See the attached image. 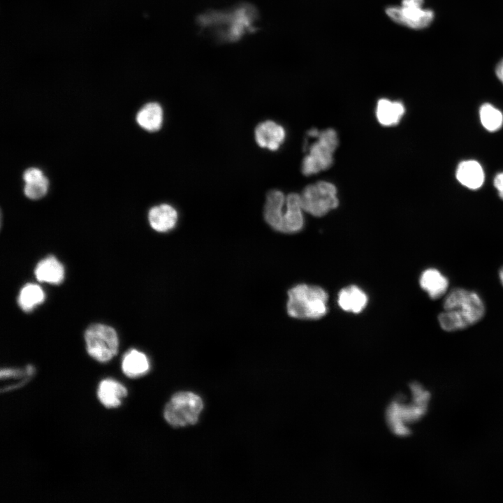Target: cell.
<instances>
[{"label":"cell","instance_id":"obj_1","mask_svg":"<svg viewBox=\"0 0 503 503\" xmlns=\"http://www.w3.org/2000/svg\"><path fill=\"white\" fill-rule=\"evenodd\" d=\"M411 401L404 403L402 399L393 401L386 411V419L392 431L397 435H407L409 425L421 418L425 414L430 400V393L421 386H410Z\"/></svg>","mask_w":503,"mask_h":503},{"label":"cell","instance_id":"obj_2","mask_svg":"<svg viewBox=\"0 0 503 503\" xmlns=\"http://www.w3.org/2000/svg\"><path fill=\"white\" fill-rule=\"evenodd\" d=\"M328 295L321 287L298 284L288 291L286 309L293 318L317 319L327 312Z\"/></svg>","mask_w":503,"mask_h":503},{"label":"cell","instance_id":"obj_3","mask_svg":"<svg viewBox=\"0 0 503 503\" xmlns=\"http://www.w3.org/2000/svg\"><path fill=\"white\" fill-rule=\"evenodd\" d=\"M309 135L316 136L317 140L310 146L309 154L302 162V173L306 176L329 168L333 163V154L338 145L337 135L333 129L320 132L314 129Z\"/></svg>","mask_w":503,"mask_h":503},{"label":"cell","instance_id":"obj_4","mask_svg":"<svg viewBox=\"0 0 503 503\" xmlns=\"http://www.w3.org/2000/svg\"><path fill=\"white\" fill-rule=\"evenodd\" d=\"M203 407V401L198 395L191 392H180L166 404L164 418L174 427L193 425L198 420Z\"/></svg>","mask_w":503,"mask_h":503},{"label":"cell","instance_id":"obj_5","mask_svg":"<svg viewBox=\"0 0 503 503\" xmlns=\"http://www.w3.org/2000/svg\"><path fill=\"white\" fill-rule=\"evenodd\" d=\"M300 198L303 211L314 217H322L339 205L335 186L325 181L306 186Z\"/></svg>","mask_w":503,"mask_h":503},{"label":"cell","instance_id":"obj_6","mask_svg":"<svg viewBox=\"0 0 503 503\" xmlns=\"http://www.w3.org/2000/svg\"><path fill=\"white\" fill-rule=\"evenodd\" d=\"M85 339L88 353L99 362L109 361L117 352V335L110 326L100 323L91 325L85 331Z\"/></svg>","mask_w":503,"mask_h":503},{"label":"cell","instance_id":"obj_7","mask_svg":"<svg viewBox=\"0 0 503 503\" xmlns=\"http://www.w3.org/2000/svg\"><path fill=\"white\" fill-rule=\"evenodd\" d=\"M444 310H452L460 315L468 324L478 322L484 315L485 307L474 292L456 288L450 291L444 301Z\"/></svg>","mask_w":503,"mask_h":503},{"label":"cell","instance_id":"obj_8","mask_svg":"<svg viewBox=\"0 0 503 503\" xmlns=\"http://www.w3.org/2000/svg\"><path fill=\"white\" fill-rule=\"evenodd\" d=\"M424 0H402L401 6L386 8L388 16L396 23L412 29L428 27L434 18V13L423 8Z\"/></svg>","mask_w":503,"mask_h":503},{"label":"cell","instance_id":"obj_9","mask_svg":"<svg viewBox=\"0 0 503 503\" xmlns=\"http://www.w3.org/2000/svg\"><path fill=\"white\" fill-rule=\"evenodd\" d=\"M286 196L282 191L272 189L268 192L263 209L265 221L273 229L283 233L287 214Z\"/></svg>","mask_w":503,"mask_h":503},{"label":"cell","instance_id":"obj_10","mask_svg":"<svg viewBox=\"0 0 503 503\" xmlns=\"http://www.w3.org/2000/svg\"><path fill=\"white\" fill-rule=\"evenodd\" d=\"M286 132L283 126L272 120L259 123L254 130L257 145L271 151L277 150L284 143Z\"/></svg>","mask_w":503,"mask_h":503},{"label":"cell","instance_id":"obj_11","mask_svg":"<svg viewBox=\"0 0 503 503\" xmlns=\"http://www.w3.org/2000/svg\"><path fill=\"white\" fill-rule=\"evenodd\" d=\"M177 219L178 214L175 208L167 203L155 205L148 212L149 223L158 232H167L173 229Z\"/></svg>","mask_w":503,"mask_h":503},{"label":"cell","instance_id":"obj_12","mask_svg":"<svg viewBox=\"0 0 503 503\" xmlns=\"http://www.w3.org/2000/svg\"><path fill=\"white\" fill-rule=\"evenodd\" d=\"M98 398L107 408L119 407L122 399L127 395L126 388L119 382L106 379L101 381L98 391Z\"/></svg>","mask_w":503,"mask_h":503},{"label":"cell","instance_id":"obj_13","mask_svg":"<svg viewBox=\"0 0 503 503\" xmlns=\"http://www.w3.org/2000/svg\"><path fill=\"white\" fill-rule=\"evenodd\" d=\"M136 119L138 124L147 131L155 132L159 130L163 122L161 105L156 102L146 103L137 112Z\"/></svg>","mask_w":503,"mask_h":503},{"label":"cell","instance_id":"obj_14","mask_svg":"<svg viewBox=\"0 0 503 503\" xmlns=\"http://www.w3.org/2000/svg\"><path fill=\"white\" fill-rule=\"evenodd\" d=\"M34 273L39 282L59 284L64 279V270L54 256H49L38 263Z\"/></svg>","mask_w":503,"mask_h":503},{"label":"cell","instance_id":"obj_15","mask_svg":"<svg viewBox=\"0 0 503 503\" xmlns=\"http://www.w3.org/2000/svg\"><path fill=\"white\" fill-rule=\"evenodd\" d=\"M457 180L471 189L480 188L484 181V173L481 165L476 161H462L456 170Z\"/></svg>","mask_w":503,"mask_h":503},{"label":"cell","instance_id":"obj_16","mask_svg":"<svg viewBox=\"0 0 503 503\" xmlns=\"http://www.w3.org/2000/svg\"><path fill=\"white\" fill-rule=\"evenodd\" d=\"M339 306L346 312H360L366 306V294L358 286L351 285L342 289L338 293Z\"/></svg>","mask_w":503,"mask_h":503},{"label":"cell","instance_id":"obj_17","mask_svg":"<svg viewBox=\"0 0 503 503\" xmlns=\"http://www.w3.org/2000/svg\"><path fill=\"white\" fill-rule=\"evenodd\" d=\"M420 285L432 299H437L446 291L449 282L439 270L435 268L425 270L420 277Z\"/></svg>","mask_w":503,"mask_h":503},{"label":"cell","instance_id":"obj_18","mask_svg":"<svg viewBox=\"0 0 503 503\" xmlns=\"http://www.w3.org/2000/svg\"><path fill=\"white\" fill-rule=\"evenodd\" d=\"M404 112V105L401 102L381 99L377 103L376 115L381 125L391 126L400 122Z\"/></svg>","mask_w":503,"mask_h":503},{"label":"cell","instance_id":"obj_19","mask_svg":"<svg viewBox=\"0 0 503 503\" xmlns=\"http://www.w3.org/2000/svg\"><path fill=\"white\" fill-rule=\"evenodd\" d=\"M122 369L127 377L136 378L148 372L150 362L145 353L133 349L124 354L122 363Z\"/></svg>","mask_w":503,"mask_h":503},{"label":"cell","instance_id":"obj_20","mask_svg":"<svg viewBox=\"0 0 503 503\" xmlns=\"http://www.w3.org/2000/svg\"><path fill=\"white\" fill-rule=\"evenodd\" d=\"M44 300L45 293L38 285L27 284L20 290L17 302L22 309L29 312Z\"/></svg>","mask_w":503,"mask_h":503},{"label":"cell","instance_id":"obj_21","mask_svg":"<svg viewBox=\"0 0 503 503\" xmlns=\"http://www.w3.org/2000/svg\"><path fill=\"white\" fill-rule=\"evenodd\" d=\"M479 116L482 125L489 131H497L503 124L502 112L490 103L481 106Z\"/></svg>","mask_w":503,"mask_h":503},{"label":"cell","instance_id":"obj_22","mask_svg":"<svg viewBox=\"0 0 503 503\" xmlns=\"http://www.w3.org/2000/svg\"><path fill=\"white\" fill-rule=\"evenodd\" d=\"M442 328L446 331H454L469 326L468 323L458 314L452 310H444L438 316Z\"/></svg>","mask_w":503,"mask_h":503},{"label":"cell","instance_id":"obj_23","mask_svg":"<svg viewBox=\"0 0 503 503\" xmlns=\"http://www.w3.org/2000/svg\"><path fill=\"white\" fill-rule=\"evenodd\" d=\"M49 187V182L48 178L44 176L41 179L25 183L24 187V193L25 196L32 200H37L43 197Z\"/></svg>","mask_w":503,"mask_h":503},{"label":"cell","instance_id":"obj_24","mask_svg":"<svg viewBox=\"0 0 503 503\" xmlns=\"http://www.w3.org/2000/svg\"><path fill=\"white\" fill-rule=\"evenodd\" d=\"M44 176L43 172L39 168H29L24 172L22 177L25 183H29L38 180Z\"/></svg>","mask_w":503,"mask_h":503},{"label":"cell","instance_id":"obj_25","mask_svg":"<svg viewBox=\"0 0 503 503\" xmlns=\"http://www.w3.org/2000/svg\"><path fill=\"white\" fill-rule=\"evenodd\" d=\"M494 186L498 191L500 197L503 200V173L497 174L494 179Z\"/></svg>","mask_w":503,"mask_h":503},{"label":"cell","instance_id":"obj_26","mask_svg":"<svg viewBox=\"0 0 503 503\" xmlns=\"http://www.w3.org/2000/svg\"><path fill=\"white\" fill-rule=\"evenodd\" d=\"M495 73L499 80L503 83V59L497 64Z\"/></svg>","mask_w":503,"mask_h":503},{"label":"cell","instance_id":"obj_27","mask_svg":"<svg viewBox=\"0 0 503 503\" xmlns=\"http://www.w3.org/2000/svg\"><path fill=\"white\" fill-rule=\"evenodd\" d=\"M499 277H500V281L503 285V267H502L501 269L500 270Z\"/></svg>","mask_w":503,"mask_h":503}]
</instances>
